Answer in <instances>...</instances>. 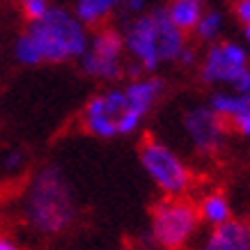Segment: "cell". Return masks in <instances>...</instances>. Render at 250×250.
Wrapping results in <instances>:
<instances>
[{"label":"cell","instance_id":"13","mask_svg":"<svg viewBox=\"0 0 250 250\" xmlns=\"http://www.w3.org/2000/svg\"><path fill=\"white\" fill-rule=\"evenodd\" d=\"M126 0H74V14L87 28H101L113 16L117 7H124Z\"/></svg>","mask_w":250,"mask_h":250},{"label":"cell","instance_id":"21","mask_svg":"<svg viewBox=\"0 0 250 250\" xmlns=\"http://www.w3.org/2000/svg\"><path fill=\"white\" fill-rule=\"evenodd\" d=\"M232 90L236 92V94H248L250 92V67L243 71L241 76L234 81V85H232Z\"/></svg>","mask_w":250,"mask_h":250},{"label":"cell","instance_id":"23","mask_svg":"<svg viewBox=\"0 0 250 250\" xmlns=\"http://www.w3.org/2000/svg\"><path fill=\"white\" fill-rule=\"evenodd\" d=\"M0 250H23L21 246L16 241H12L9 236H5V234H0Z\"/></svg>","mask_w":250,"mask_h":250},{"label":"cell","instance_id":"8","mask_svg":"<svg viewBox=\"0 0 250 250\" xmlns=\"http://www.w3.org/2000/svg\"><path fill=\"white\" fill-rule=\"evenodd\" d=\"M182 126L200 156H216L225 147L229 124L211 106H195L186 110Z\"/></svg>","mask_w":250,"mask_h":250},{"label":"cell","instance_id":"19","mask_svg":"<svg viewBox=\"0 0 250 250\" xmlns=\"http://www.w3.org/2000/svg\"><path fill=\"white\" fill-rule=\"evenodd\" d=\"M234 16L243 23V28L250 25V0H236L234 2Z\"/></svg>","mask_w":250,"mask_h":250},{"label":"cell","instance_id":"10","mask_svg":"<svg viewBox=\"0 0 250 250\" xmlns=\"http://www.w3.org/2000/svg\"><path fill=\"white\" fill-rule=\"evenodd\" d=\"M209 106L228 122L229 129H234L243 138H250V92H216L209 99Z\"/></svg>","mask_w":250,"mask_h":250},{"label":"cell","instance_id":"2","mask_svg":"<svg viewBox=\"0 0 250 250\" xmlns=\"http://www.w3.org/2000/svg\"><path fill=\"white\" fill-rule=\"evenodd\" d=\"M120 30L129 58L147 74H154L161 64L177 62L186 48V32L172 23L167 7H154L138 16H124Z\"/></svg>","mask_w":250,"mask_h":250},{"label":"cell","instance_id":"14","mask_svg":"<svg viewBox=\"0 0 250 250\" xmlns=\"http://www.w3.org/2000/svg\"><path fill=\"white\" fill-rule=\"evenodd\" d=\"M166 7L172 23L184 32H190V30L195 32L200 19L205 16L202 0H170Z\"/></svg>","mask_w":250,"mask_h":250},{"label":"cell","instance_id":"7","mask_svg":"<svg viewBox=\"0 0 250 250\" xmlns=\"http://www.w3.org/2000/svg\"><path fill=\"white\" fill-rule=\"evenodd\" d=\"M129 110L124 87H110L87 99L83 108V129L94 138L108 140L120 136V120Z\"/></svg>","mask_w":250,"mask_h":250},{"label":"cell","instance_id":"3","mask_svg":"<svg viewBox=\"0 0 250 250\" xmlns=\"http://www.w3.org/2000/svg\"><path fill=\"white\" fill-rule=\"evenodd\" d=\"M32 48L39 58V64H62V62L81 60L90 46L92 35L74 9L51 7L48 14L39 21H30L25 28Z\"/></svg>","mask_w":250,"mask_h":250},{"label":"cell","instance_id":"17","mask_svg":"<svg viewBox=\"0 0 250 250\" xmlns=\"http://www.w3.org/2000/svg\"><path fill=\"white\" fill-rule=\"evenodd\" d=\"M53 7L51 5V0H21V12L23 16L30 21H39L42 16L48 14V9Z\"/></svg>","mask_w":250,"mask_h":250},{"label":"cell","instance_id":"11","mask_svg":"<svg viewBox=\"0 0 250 250\" xmlns=\"http://www.w3.org/2000/svg\"><path fill=\"white\" fill-rule=\"evenodd\" d=\"M166 92V81L159 76H140L133 78L124 85V94H126V101H129V110H133L140 117H147L149 110L156 106V101L163 97Z\"/></svg>","mask_w":250,"mask_h":250},{"label":"cell","instance_id":"5","mask_svg":"<svg viewBox=\"0 0 250 250\" xmlns=\"http://www.w3.org/2000/svg\"><path fill=\"white\" fill-rule=\"evenodd\" d=\"M138 159L145 174L166 197H184L188 193L193 174L188 166L177 156V152H172L166 143L156 138H145L138 149Z\"/></svg>","mask_w":250,"mask_h":250},{"label":"cell","instance_id":"20","mask_svg":"<svg viewBox=\"0 0 250 250\" xmlns=\"http://www.w3.org/2000/svg\"><path fill=\"white\" fill-rule=\"evenodd\" d=\"M147 0H126V2H124V14L126 16H138V14H145V12H147Z\"/></svg>","mask_w":250,"mask_h":250},{"label":"cell","instance_id":"18","mask_svg":"<svg viewBox=\"0 0 250 250\" xmlns=\"http://www.w3.org/2000/svg\"><path fill=\"white\" fill-rule=\"evenodd\" d=\"M0 163H2V170L9 174L19 172L23 167V163H25V154H23V149H7V152L2 154V159H0Z\"/></svg>","mask_w":250,"mask_h":250},{"label":"cell","instance_id":"15","mask_svg":"<svg viewBox=\"0 0 250 250\" xmlns=\"http://www.w3.org/2000/svg\"><path fill=\"white\" fill-rule=\"evenodd\" d=\"M197 209H200V218L209 223L211 228L216 225H223L232 220V209H229L228 197L223 195L220 190H211V193H205L197 202Z\"/></svg>","mask_w":250,"mask_h":250},{"label":"cell","instance_id":"9","mask_svg":"<svg viewBox=\"0 0 250 250\" xmlns=\"http://www.w3.org/2000/svg\"><path fill=\"white\" fill-rule=\"evenodd\" d=\"M250 55L236 42H213L200 62V81L205 85H234L248 69Z\"/></svg>","mask_w":250,"mask_h":250},{"label":"cell","instance_id":"24","mask_svg":"<svg viewBox=\"0 0 250 250\" xmlns=\"http://www.w3.org/2000/svg\"><path fill=\"white\" fill-rule=\"evenodd\" d=\"M243 35H246V42H248V55H250V25L243 28Z\"/></svg>","mask_w":250,"mask_h":250},{"label":"cell","instance_id":"25","mask_svg":"<svg viewBox=\"0 0 250 250\" xmlns=\"http://www.w3.org/2000/svg\"><path fill=\"white\" fill-rule=\"evenodd\" d=\"M248 229H250V223H248Z\"/></svg>","mask_w":250,"mask_h":250},{"label":"cell","instance_id":"22","mask_svg":"<svg viewBox=\"0 0 250 250\" xmlns=\"http://www.w3.org/2000/svg\"><path fill=\"white\" fill-rule=\"evenodd\" d=\"M177 62H179L182 67H186V69H188V67H193V64H195V62H197V53H195V48H193V46H188V44H186V48H184V51H182V55H179V60H177Z\"/></svg>","mask_w":250,"mask_h":250},{"label":"cell","instance_id":"12","mask_svg":"<svg viewBox=\"0 0 250 250\" xmlns=\"http://www.w3.org/2000/svg\"><path fill=\"white\" fill-rule=\"evenodd\" d=\"M202 250H250L248 223L232 218L223 225L211 228Z\"/></svg>","mask_w":250,"mask_h":250},{"label":"cell","instance_id":"4","mask_svg":"<svg viewBox=\"0 0 250 250\" xmlns=\"http://www.w3.org/2000/svg\"><path fill=\"white\" fill-rule=\"evenodd\" d=\"M200 209L186 197H163L152 207L143 250H182L200 228Z\"/></svg>","mask_w":250,"mask_h":250},{"label":"cell","instance_id":"16","mask_svg":"<svg viewBox=\"0 0 250 250\" xmlns=\"http://www.w3.org/2000/svg\"><path fill=\"white\" fill-rule=\"evenodd\" d=\"M220 32H223V12L220 9H207L205 16L200 19V23H197V28H195L197 39L213 44Z\"/></svg>","mask_w":250,"mask_h":250},{"label":"cell","instance_id":"6","mask_svg":"<svg viewBox=\"0 0 250 250\" xmlns=\"http://www.w3.org/2000/svg\"><path fill=\"white\" fill-rule=\"evenodd\" d=\"M124 37L120 28L101 25L94 30L90 39V46L85 55L81 58V71L87 78L104 81V83H115L124 76Z\"/></svg>","mask_w":250,"mask_h":250},{"label":"cell","instance_id":"1","mask_svg":"<svg viewBox=\"0 0 250 250\" xmlns=\"http://www.w3.org/2000/svg\"><path fill=\"white\" fill-rule=\"evenodd\" d=\"M76 190L60 166L48 163L39 167L28 182L21 197V213L25 225L39 236L64 234L78 218Z\"/></svg>","mask_w":250,"mask_h":250}]
</instances>
